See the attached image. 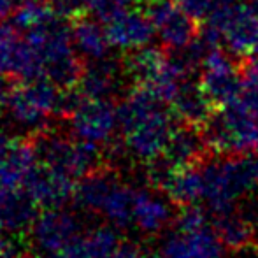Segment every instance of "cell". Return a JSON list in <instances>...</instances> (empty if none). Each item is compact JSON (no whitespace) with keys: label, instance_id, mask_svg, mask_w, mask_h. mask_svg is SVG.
Here are the masks:
<instances>
[{"label":"cell","instance_id":"6","mask_svg":"<svg viewBox=\"0 0 258 258\" xmlns=\"http://www.w3.org/2000/svg\"><path fill=\"white\" fill-rule=\"evenodd\" d=\"M69 116L74 136L90 144L109 141L119 126L118 107L112 99H85L78 93Z\"/></svg>","mask_w":258,"mask_h":258},{"label":"cell","instance_id":"16","mask_svg":"<svg viewBox=\"0 0 258 258\" xmlns=\"http://www.w3.org/2000/svg\"><path fill=\"white\" fill-rule=\"evenodd\" d=\"M213 227L228 251H244L256 244L251 218L246 216L239 206L213 213Z\"/></svg>","mask_w":258,"mask_h":258},{"label":"cell","instance_id":"3","mask_svg":"<svg viewBox=\"0 0 258 258\" xmlns=\"http://www.w3.org/2000/svg\"><path fill=\"white\" fill-rule=\"evenodd\" d=\"M76 97L74 88H60L48 79L0 78V112L23 128H39L51 116L69 112Z\"/></svg>","mask_w":258,"mask_h":258},{"label":"cell","instance_id":"18","mask_svg":"<svg viewBox=\"0 0 258 258\" xmlns=\"http://www.w3.org/2000/svg\"><path fill=\"white\" fill-rule=\"evenodd\" d=\"M100 20L93 18H79L72 25V41L79 56L86 61L100 60L109 56V49L112 48L107 37L105 25L99 23Z\"/></svg>","mask_w":258,"mask_h":258},{"label":"cell","instance_id":"1","mask_svg":"<svg viewBox=\"0 0 258 258\" xmlns=\"http://www.w3.org/2000/svg\"><path fill=\"white\" fill-rule=\"evenodd\" d=\"M118 114L125 146L136 158L153 162L163 155L176 128V116L167 102L151 90L136 85L118 105Z\"/></svg>","mask_w":258,"mask_h":258},{"label":"cell","instance_id":"23","mask_svg":"<svg viewBox=\"0 0 258 258\" xmlns=\"http://www.w3.org/2000/svg\"><path fill=\"white\" fill-rule=\"evenodd\" d=\"M218 2H220V0H177V4H179L188 14H191L195 20L201 21V23L213 13V9L218 6Z\"/></svg>","mask_w":258,"mask_h":258},{"label":"cell","instance_id":"12","mask_svg":"<svg viewBox=\"0 0 258 258\" xmlns=\"http://www.w3.org/2000/svg\"><path fill=\"white\" fill-rule=\"evenodd\" d=\"M123 76H126L125 65L105 56L85 65L74 90L85 99H112L121 86Z\"/></svg>","mask_w":258,"mask_h":258},{"label":"cell","instance_id":"24","mask_svg":"<svg viewBox=\"0 0 258 258\" xmlns=\"http://www.w3.org/2000/svg\"><path fill=\"white\" fill-rule=\"evenodd\" d=\"M53 11L61 18H72L86 13L85 11V0H48Z\"/></svg>","mask_w":258,"mask_h":258},{"label":"cell","instance_id":"21","mask_svg":"<svg viewBox=\"0 0 258 258\" xmlns=\"http://www.w3.org/2000/svg\"><path fill=\"white\" fill-rule=\"evenodd\" d=\"M30 195H34L37 201L56 204L63 201L69 191V186L65 183V174H60L53 169H42V170H30Z\"/></svg>","mask_w":258,"mask_h":258},{"label":"cell","instance_id":"11","mask_svg":"<svg viewBox=\"0 0 258 258\" xmlns=\"http://www.w3.org/2000/svg\"><path fill=\"white\" fill-rule=\"evenodd\" d=\"M37 153L42 156L49 169L65 176L83 174L95 160L93 144L81 141V144L71 143L61 137H42L37 146Z\"/></svg>","mask_w":258,"mask_h":258},{"label":"cell","instance_id":"28","mask_svg":"<svg viewBox=\"0 0 258 258\" xmlns=\"http://www.w3.org/2000/svg\"><path fill=\"white\" fill-rule=\"evenodd\" d=\"M144 2H146V4H148V2H153V0H144Z\"/></svg>","mask_w":258,"mask_h":258},{"label":"cell","instance_id":"17","mask_svg":"<svg viewBox=\"0 0 258 258\" xmlns=\"http://www.w3.org/2000/svg\"><path fill=\"white\" fill-rule=\"evenodd\" d=\"M174 220V211L167 201L146 190L136 188L134 201V223L146 234H160Z\"/></svg>","mask_w":258,"mask_h":258},{"label":"cell","instance_id":"27","mask_svg":"<svg viewBox=\"0 0 258 258\" xmlns=\"http://www.w3.org/2000/svg\"><path fill=\"white\" fill-rule=\"evenodd\" d=\"M251 4H253V6L256 7V9H258V0H251Z\"/></svg>","mask_w":258,"mask_h":258},{"label":"cell","instance_id":"22","mask_svg":"<svg viewBox=\"0 0 258 258\" xmlns=\"http://www.w3.org/2000/svg\"><path fill=\"white\" fill-rule=\"evenodd\" d=\"M137 0H85V11L100 21H107L132 9Z\"/></svg>","mask_w":258,"mask_h":258},{"label":"cell","instance_id":"25","mask_svg":"<svg viewBox=\"0 0 258 258\" xmlns=\"http://www.w3.org/2000/svg\"><path fill=\"white\" fill-rule=\"evenodd\" d=\"M21 0H0V23L11 20L16 13Z\"/></svg>","mask_w":258,"mask_h":258},{"label":"cell","instance_id":"14","mask_svg":"<svg viewBox=\"0 0 258 258\" xmlns=\"http://www.w3.org/2000/svg\"><path fill=\"white\" fill-rule=\"evenodd\" d=\"M169 107L177 121L183 125L197 126V128H204V125L216 111V105L211 102L201 83L190 81V79L181 83Z\"/></svg>","mask_w":258,"mask_h":258},{"label":"cell","instance_id":"9","mask_svg":"<svg viewBox=\"0 0 258 258\" xmlns=\"http://www.w3.org/2000/svg\"><path fill=\"white\" fill-rule=\"evenodd\" d=\"M146 6L156 34L162 39L163 48L169 51L188 46L201 32V21L188 14L179 4H174V0H153Z\"/></svg>","mask_w":258,"mask_h":258},{"label":"cell","instance_id":"7","mask_svg":"<svg viewBox=\"0 0 258 258\" xmlns=\"http://www.w3.org/2000/svg\"><path fill=\"white\" fill-rule=\"evenodd\" d=\"M199 83L216 109L230 104L241 92V60L216 46L204 58Z\"/></svg>","mask_w":258,"mask_h":258},{"label":"cell","instance_id":"13","mask_svg":"<svg viewBox=\"0 0 258 258\" xmlns=\"http://www.w3.org/2000/svg\"><path fill=\"white\" fill-rule=\"evenodd\" d=\"M32 54L25 35L14 23H0V78L32 79Z\"/></svg>","mask_w":258,"mask_h":258},{"label":"cell","instance_id":"20","mask_svg":"<svg viewBox=\"0 0 258 258\" xmlns=\"http://www.w3.org/2000/svg\"><path fill=\"white\" fill-rule=\"evenodd\" d=\"M244 114L258 126V60L242 58L241 60V92L234 100Z\"/></svg>","mask_w":258,"mask_h":258},{"label":"cell","instance_id":"15","mask_svg":"<svg viewBox=\"0 0 258 258\" xmlns=\"http://www.w3.org/2000/svg\"><path fill=\"white\" fill-rule=\"evenodd\" d=\"M162 156L176 169H184V167L199 165L206 158H209L211 150L206 143L202 128L179 123L174 128Z\"/></svg>","mask_w":258,"mask_h":258},{"label":"cell","instance_id":"8","mask_svg":"<svg viewBox=\"0 0 258 258\" xmlns=\"http://www.w3.org/2000/svg\"><path fill=\"white\" fill-rule=\"evenodd\" d=\"M227 248L213 223L197 228L174 227L156 248V258H223Z\"/></svg>","mask_w":258,"mask_h":258},{"label":"cell","instance_id":"2","mask_svg":"<svg viewBox=\"0 0 258 258\" xmlns=\"http://www.w3.org/2000/svg\"><path fill=\"white\" fill-rule=\"evenodd\" d=\"M32 54V79H48L65 90L76 88L85 65L72 41V27L54 14L23 32Z\"/></svg>","mask_w":258,"mask_h":258},{"label":"cell","instance_id":"4","mask_svg":"<svg viewBox=\"0 0 258 258\" xmlns=\"http://www.w3.org/2000/svg\"><path fill=\"white\" fill-rule=\"evenodd\" d=\"M202 201L209 213L230 209L241 199L258 190V156L255 153L218 155L199 163Z\"/></svg>","mask_w":258,"mask_h":258},{"label":"cell","instance_id":"10","mask_svg":"<svg viewBox=\"0 0 258 258\" xmlns=\"http://www.w3.org/2000/svg\"><path fill=\"white\" fill-rule=\"evenodd\" d=\"M105 30L112 48L126 53L148 46L156 32L148 11L137 7L107 20Z\"/></svg>","mask_w":258,"mask_h":258},{"label":"cell","instance_id":"5","mask_svg":"<svg viewBox=\"0 0 258 258\" xmlns=\"http://www.w3.org/2000/svg\"><path fill=\"white\" fill-rule=\"evenodd\" d=\"M201 35L211 44L223 41L235 58H251L258 53V9L241 0H220L201 25Z\"/></svg>","mask_w":258,"mask_h":258},{"label":"cell","instance_id":"19","mask_svg":"<svg viewBox=\"0 0 258 258\" xmlns=\"http://www.w3.org/2000/svg\"><path fill=\"white\" fill-rule=\"evenodd\" d=\"M176 206H194L202 201V176L199 165L177 169L162 188Z\"/></svg>","mask_w":258,"mask_h":258},{"label":"cell","instance_id":"26","mask_svg":"<svg viewBox=\"0 0 258 258\" xmlns=\"http://www.w3.org/2000/svg\"><path fill=\"white\" fill-rule=\"evenodd\" d=\"M251 223H253V228H255V237H256V244H258V201L255 202L253 206V211H251Z\"/></svg>","mask_w":258,"mask_h":258}]
</instances>
